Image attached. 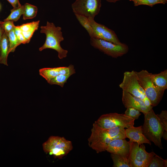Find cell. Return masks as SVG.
Wrapping results in <instances>:
<instances>
[{"label":"cell","instance_id":"d6a6232c","mask_svg":"<svg viewBox=\"0 0 167 167\" xmlns=\"http://www.w3.org/2000/svg\"><path fill=\"white\" fill-rule=\"evenodd\" d=\"M162 137L165 140H167V131H164Z\"/></svg>","mask_w":167,"mask_h":167},{"label":"cell","instance_id":"277c9868","mask_svg":"<svg viewBox=\"0 0 167 167\" xmlns=\"http://www.w3.org/2000/svg\"><path fill=\"white\" fill-rule=\"evenodd\" d=\"M44 151L55 158H62L73 149L71 141L64 137L52 136L42 144Z\"/></svg>","mask_w":167,"mask_h":167},{"label":"cell","instance_id":"ffe728a7","mask_svg":"<svg viewBox=\"0 0 167 167\" xmlns=\"http://www.w3.org/2000/svg\"><path fill=\"white\" fill-rule=\"evenodd\" d=\"M24 9L23 14V19L24 20L32 19L36 15L37 7L28 3H25L24 5Z\"/></svg>","mask_w":167,"mask_h":167},{"label":"cell","instance_id":"30bf717a","mask_svg":"<svg viewBox=\"0 0 167 167\" xmlns=\"http://www.w3.org/2000/svg\"><path fill=\"white\" fill-rule=\"evenodd\" d=\"M101 0H76L71 5L75 14L94 19L99 13Z\"/></svg>","mask_w":167,"mask_h":167},{"label":"cell","instance_id":"4316f807","mask_svg":"<svg viewBox=\"0 0 167 167\" xmlns=\"http://www.w3.org/2000/svg\"><path fill=\"white\" fill-rule=\"evenodd\" d=\"M126 108L125 114L135 120L138 119L141 114L140 111L135 108L128 107Z\"/></svg>","mask_w":167,"mask_h":167},{"label":"cell","instance_id":"4fadbf2b","mask_svg":"<svg viewBox=\"0 0 167 167\" xmlns=\"http://www.w3.org/2000/svg\"><path fill=\"white\" fill-rule=\"evenodd\" d=\"M122 100L125 108L132 107L135 108L143 114L152 109L147 107L140 98L123 91H122Z\"/></svg>","mask_w":167,"mask_h":167},{"label":"cell","instance_id":"836d02e7","mask_svg":"<svg viewBox=\"0 0 167 167\" xmlns=\"http://www.w3.org/2000/svg\"><path fill=\"white\" fill-rule=\"evenodd\" d=\"M107 2H113L115 3L118 1H119L121 0H106Z\"/></svg>","mask_w":167,"mask_h":167},{"label":"cell","instance_id":"cb8c5ba5","mask_svg":"<svg viewBox=\"0 0 167 167\" xmlns=\"http://www.w3.org/2000/svg\"><path fill=\"white\" fill-rule=\"evenodd\" d=\"M167 159L164 160L155 153L150 161L148 167H166Z\"/></svg>","mask_w":167,"mask_h":167},{"label":"cell","instance_id":"7402d4cb","mask_svg":"<svg viewBox=\"0 0 167 167\" xmlns=\"http://www.w3.org/2000/svg\"><path fill=\"white\" fill-rule=\"evenodd\" d=\"M24 9V6L21 5L18 8H13L11 10V12L9 15L4 21L11 20L13 22L17 21L21 16L23 15Z\"/></svg>","mask_w":167,"mask_h":167},{"label":"cell","instance_id":"6da1fadb","mask_svg":"<svg viewBox=\"0 0 167 167\" xmlns=\"http://www.w3.org/2000/svg\"><path fill=\"white\" fill-rule=\"evenodd\" d=\"M88 138V144L97 153L105 151L109 143L118 139H126L125 129L121 127L111 129H104L94 123Z\"/></svg>","mask_w":167,"mask_h":167},{"label":"cell","instance_id":"f1b7e54d","mask_svg":"<svg viewBox=\"0 0 167 167\" xmlns=\"http://www.w3.org/2000/svg\"><path fill=\"white\" fill-rule=\"evenodd\" d=\"M2 26L4 31L7 33L14 30L15 26L14 22L9 20L3 21Z\"/></svg>","mask_w":167,"mask_h":167},{"label":"cell","instance_id":"e575fe53","mask_svg":"<svg viewBox=\"0 0 167 167\" xmlns=\"http://www.w3.org/2000/svg\"><path fill=\"white\" fill-rule=\"evenodd\" d=\"M1 6L0 4V9H1Z\"/></svg>","mask_w":167,"mask_h":167},{"label":"cell","instance_id":"d4e9b609","mask_svg":"<svg viewBox=\"0 0 167 167\" xmlns=\"http://www.w3.org/2000/svg\"><path fill=\"white\" fill-rule=\"evenodd\" d=\"M71 75H59L51 79L47 82L51 85L56 84L63 87L67 79Z\"/></svg>","mask_w":167,"mask_h":167},{"label":"cell","instance_id":"9c48e42d","mask_svg":"<svg viewBox=\"0 0 167 167\" xmlns=\"http://www.w3.org/2000/svg\"><path fill=\"white\" fill-rule=\"evenodd\" d=\"M119 86L122 91L140 98L144 103L149 100L146 96L144 90L139 83L134 71L124 72L122 81Z\"/></svg>","mask_w":167,"mask_h":167},{"label":"cell","instance_id":"83f0119b","mask_svg":"<svg viewBox=\"0 0 167 167\" xmlns=\"http://www.w3.org/2000/svg\"><path fill=\"white\" fill-rule=\"evenodd\" d=\"M14 31L19 45L27 43L21 30L17 26H15Z\"/></svg>","mask_w":167,"mask_h":167},{"label":"cell","instance_id":"4dcf8cb0","mask_svg":"<svg viewBox=\"0 0 167 167\" xmlns=\"http://www.w3.org/2000/svg\"><path fill=\"white\" fill-rule=\"evenodd\" d=\"M14 8H18L21 6L19 0H7Z\"/></svg>","mask_w":167,"mask_h":167},{"label":"cell","instance_id":"3957f363","mask_svg":"<svg viewBox=\"0 0 167 167\" xmlns=\"http://www.w3.org/2000/svg\"><path fill=\"white\" fill-rule=\"evenodd\" d=\"M144 115V122L142 126L143 134L156 146L163 149L161 139L165 130L162 123L152 109Z\"/></svg>","mask_w":167,"mask_h":167},{"label":"cell","instance_id":"5bb4252c","mask_svg":"<svg viewBox=\"0 0 167 167\" xmlns=\"http://www.w3.org/2000/svg\"><path fill=\"white\" fill-rule=\"evenodd\" d=\"M126 138H128L131 142H135L139 144L151 143L143 134L142 126L135 127L134 126L125 129Z\"/></svg>","mask_w":167,"mask_h":167},{"label":"cell","instance_id":"ac0fdd59","mask_svg":"<svg viewBox=\"0 0 167 167\" xmlns=\"http://www.w3.org/2000/svg\"><path fill=\"white\" fill-rule=\"evenodd\" d=\"M60 67L53 68H44L39 70L40 75L48 82L52 79L59 75Z\"/></svg>","mask_w":167,"mask_h":167},{"label":"cell","instance_id":"7a4b0ae2","mask_svg":"<svg viewBox=\"0 0 167 167\" xmlns=\"http://www.w3.org/2000/svg\"><path fill=\"white\" fill-rule=\"evenodd\" d=\"M41 29L40 32L45 35L46 40L43 45L39 48V50L41 51L47 49H52L57 52L60 59L66 57L68 51L62 48L60 45L61 42L64 40L62 28L47 21L46 25L41 26Z\"/></svg>","mask_w":167,"mask_h":167},{"label":"cell","instance_id":"44dd1931","mask_svg":"<svg viewBox=\"0 0 167 167\" xmlns=\"http://www.w3.org/2000/svg\"><path fill=\"white\" fill-rule=\"evenodd\" d=\"M75 17L80 24L87 30L91 37H93V32L92 28L88 18L81 15L75 14Z\"/></svg>","mask_w":167,"mask_h":167},{"label":"cell","instance_id":"52a82bcc","mask_svg":"<svg viewBox=\"0 0 167 167\" xmlns=\"http://www.w3.org/2000/svg\"><path fill=\"white\" fill-rule=\"evenodd\" d=\"M130 142L131 148L128 158L130 167H148L155 153L153 152H147L143 144Z\"/></svg>","mask_w":167,"mask_h":167},{"label":"cell","instance_id":"d6986e66","mask_svg":"<svg viewBox=\"0 0 167 167\" xmlns=\"http://www.w3.org/2000/svg\"><path fill=\"white\" fill-rule=\"evenodd\" d=\"M113 167H130L129 157L111 153Z\"/></svg>","mask_w":167,"mask_h":167},{"label":"cell","instance_id":"9a60e30c","mask_svg":"<svg viewBox=\"0 0 167 167\" xmlns=\"http://www.w3.org/2000/svg\"><path fill=\"white\" fill-rule=\"evenodd\" d=\"M40 20L23 24L17 26L21 31L27 43L30 42L34 32L37 30Z\"/></svg>","mask_w":167,"mask_h":167},{"label":"cell","instance_id":"5b68a950","mask_svg":"<svg viewBox=\"0 0 167 167\" xmlns=\"http://www.w3.org/2000/svg\"><path fill=\"white\" fill-rule=\"evenodd\" d=\"M138 80L144 90L146 97L150 100L153 107L156 106L161 101L164 92L154 85L151 78V73L146 70L135 71Z\"/></svg>","mask_w":167,"mask_h":167},{"label":"cell","instance_id":"603a6c76","mask_svg":"<svg viewBox=\"0 0 167 167\" xmlns=\"http://www.w3.org/2000/svg\"><path fill=\"white\" fill-rule=\"evenodd\" d=\"M133 2L135 6L140 5H145L152 7L156 4H165L167 2V0H129Z\"/></svg>","mask_w":167,"mask_h":167},{"label":"cell","instance_id":"ba28073f","mask_svg":"<svg viewBox=\"0 0 167 167\" xmlns=\"http://www.w3.org/2000/svg\"><path fill=\"white\" fill-rule=\"evenodd\" d=\"M90 43L95 49L114 58L122 56L126 54L129 50L128 46L125 43L117 44L93 37L90 38Z\"/></svg>","mask_w":167,"mask_h":167},{"label":"cell","instance_id":"8fae6325","mask_svg":"<svg viewBox=\"0 0 167 167\" xmlns=\"http://www.w3.org/2000/svg\"><path fill=\"white\" fill-rule=\"evenodd\" d=\"M88 19L93 30V37L109 41L117 44H121L116 33L105 25L96 22L94 19L89 17Z\"/></svg>","mask_w":167,"mask_h":167},{"label":"cell","instance_id":"2e32d148","mask_svg":"<svg viewBox=\"0 0 167 167\" xmlns=\"http://www.w3.org/2000/svg\"><path fill=\"white\" fill-rule=\"evenodd\" d=\"M151 78L154 85L157 89L164 92L167 89V69L159 73H151Z\"/></svg>","mask_w":167,"mask_h":167},{"label":"cell","instance_id":"8992f818","mask_svg":"<svg viewBox=\"0 0 167 167\" xmlns=\"http://www.w3.org/2000/svg\"><path fill=\"white\" fill-rule=\"evenodd\" d=\"M135 120L125 114L111 113L101 115L94 122L104 129H111L117 127L128 128L133 126Z\"/></svg>","mask_w":167,"mask_h":167},{"label":"cell","instance_id":"e0dca14e","mask_svg":"<svg viewBox=\"0 0 167 167\" xmlns=\"http://www.w3.org/2000/svg\"><path fill=\"white\" fill-rule=\"evenodd\" d=\"M9 44L8 33L5 31L2 38L0 46V64L8 66L7 57L9 54Z\"/></svg>","mask_w":167,"mask_h":167},{"label":"cell","instance_id":"f546056e","mask_svg":"<svg viewBox=\"0 0 167 167\" xmlns=\"http://www.w3.org/2000/svg\"><path fill=\"white\" fill-rule=\"evenodd\" d=\"M156 115L162 123L165 131H167V111L162 110L160 114Z\"/></svg>","mask_w":167,"mask_h":167},{"label":"cell","instance_id":"1f68e13d","mask_svg":"<svg viewBox=\"0 0 167 167\" xmlns=\"http://www.w3.org/2000/svg\"><path fill=\"white\" fill-rule=\"evenodd\" d=\"M2 22L3 21H0V46L2 36L4 32L2 26Z\"/></svg>","mask_w":167,"mask_h":167},{"label":"cell","instance_id":"7c38bea8","mask_svg":"<svg viewBox=\"0 0 167 167\" xmlns=\"http://www.w3.org/2000/svg\"><path fill=\"white\" fill-rule=\"evenodd\" d=\"M131 148L130 141L125 139H118L111 141L107 145L105 151L111 154L129 157Z\"/></svg>","mask_w":167,"mask_h":167},{"label":"cell","instance_id":"484cf974","mask_svg":"<svg viewBox=\"0 0 167 167\" xmlns=\"http://www.w3.org/2000/svg\"><path fill=\"white\" fill-rule=\"evenodd\" d=\"M8 36L9 41V53L14 52L16 48L19 45L14 29L8 33Z\"/></svg>","mask_w":167,"mask_h":167}]
</instances>
